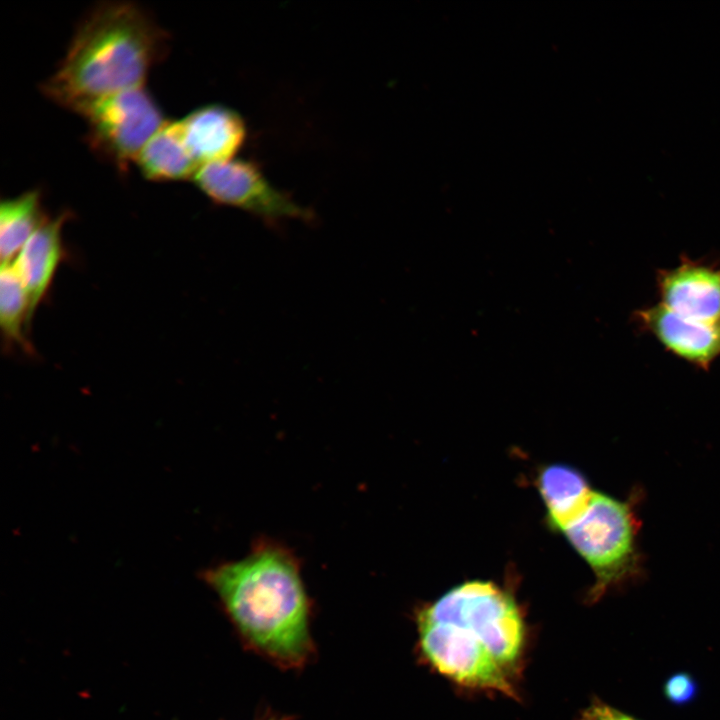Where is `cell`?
I'll list each match as a JSON object with an SVG mask.
<instances>
[{
    "mask_svg": "<svg viewBox=\"0 0 720 720\" xmlns=\"http://www.w3.org/2000/svg\"><path fill=\"white\" fill-rule=\"evenodd\" d=\"M416 654L459 688L519 698L529 633L514 596L491 581L449 589L415 611Z\"/></svg>",
    "mask_w": 720,
    "mask_h": 720,
    "instance_id": "cell-1",
    "label": "cell"
},
{
    "mask_svg": "<svg viewBox=\"0 0 720 720\" xmlns=\"http://www.w3.org/2000/svg\"><path fill=\"white\" fill-rule=\"evenodd\" d=\"M135 162L143 177L155 182L193 179L199 168L185 146L179 120H167Z\"/></svg>",
    "mask_w": 720,
    "mask_h": 720,
    "instance_id": "cell-11",
    "label": "cell"
},
{
    "mask_svg": "<svg viewBox=\"0 0 720 720\" xmlns=\"http://www.w3.org/2000/svg\"><path fill=\"white\" fill-rule=\"evenodd\" d=\"M70 216L67 210L54 217L45 216L11 263L26 292L31 323L64 259L62 230Z\"/></svg>",
    "mask_w": 720,
    "mask_h": 720,
    "instance_id": "cell-10",
    "label": "cell"
},
{
    "mask_svg": "<svg viewBox=\"0 0 720 720\" xmlns=\"http://www.w3.org/2000/svg\"><path fill=\"white\" fill-rule=\"evenodd\" d=\"M41 191L30 189L0 205V256L11 263L44 219Z\"/></svg>",
    "mask_w": 720,
    "mask_h": 720,
    "instance_id": "cell-13",
    "label": "cell"
},
{
    "mask_svg": "<svg viewBox=\"0 0 720 720\" xmlns=\"http://www.w3.org/2000/svg\"><path fill=\"white\" fill-rule=\"evenodd\" d=\"M633 320L667 352L698 369L708 371L720 357V321L690 319L661 303L635 311Z\"/></svg>",
    "mask_w": 720,
    "mask_h": 720,
    "instance_id": "cell-7",
    "label": "cell"
},
{
    "mask_svg": "<svg viewBox=\"0 0 720 720\" xmlns=\"http://www.w3.org/2000/svg\"><path fill=\"white\" fill-rule=\"evenodd\" d=\"M79 115L86 122L89 148L120 172L167 121L144 85L100 98Z\"/></svg>",
    "mask_w": 720,
    "mask_h": 720,
    "instance_id": "cell-5",
    "label": "cell"
},
{
    "mask_svg": "<svg viewBox=\"0 0 720 720\" xmlns=\"http://www.w3.org/2000/svg\"><path fill=\"white\" fill-rule=\"evenodd\" d=\"M193 182L212 202L243 210L267 223L310 222L312 211L280 191L252 161L230 159L200 166Z\"/></svg>",
    "mask_w": 720,
    "mask_h": 720,
    "instance_id": "cell-6",
    "label": "cell"
},
{
    "mask_svg": "<svg viewBox=\"0 0 720 720\" xmlns=\"http://www.w3.org/2000/svg\"><path fill=\"white\" fill-rule=\"evenodd\" d=\"M179 122L185 146L199 167L233 159L247 137L241 114L222 104L200 106Z\"/></svg>",
    "mask_w": 720,
    "mask_h": 720,
    "instance_id": "cell-9",
    "label": "cell"
},
{
    "mask_svg": "<svg viewBox=\"0 0 720 720\" xmlns=\"http://www.w3.org/2000/svg\"><path fill=\"white\" fill-rule=\"evenodd\" d=\"M201 578L244 648L282 670L312 663V601L287 546L261 539L243 558L209 567Z\"/></svg>",
    "mask_w": 720,
    "mask_h": 720,
    "instance_id": "cell-2",
    "label": "cell"
},
{
    "mask_svg": "<svg viewBox=\"0 0 720 720\" xmlns=\"http://www.w3.org/2000/svg\"><path fill=\"white\" fill-rule=\"evenodd\" d=\"M167 48V31L142 7L129 1L101 2L81 19L41 91L80 114L100 98L144 85Z\"/></svg>",
    "mask_w": 720,
    "mask_h": 720,
    "instance_id": "cell-3",
    "label": "cell"
},
{
    "mask_svg": "<svg viewBox=\"0 0 720 720\" xmlns=\"http://www.w3.org/2000/svg\"><path fill=\"white\" fill-rule=\"evenodd\" d=\"M698 691L696 680L687 672H677L664 683L663 693L666 699L675 705L692 702Z\"/></svg>",
    "mask_w": 720,
    "mask_h": 720,
    "instance_id": "cell-15",
    "label": "cell"
},
{
    "mask_svg": "<svg viewBox=\"0 0 720 720\" xmlns=\"http://www.w3.org/2000/svg\"><path fill=\"white\" fill-rule=\"evenodd\" d=\"M578 720H638L621 710L594 698L579 714Z\"/></svg>",
    "mask_w": 720,
    "mask_h": 720,
    "instance_id": "cell-16",
    "label": "cell"
},
{
    "mask_svg": "<svg viewBox=\"0 0 720 720\" xmlns=\"http://www.w3.org/2000/svg\"><path fill=\"white\" fill-rule=\"evenodd\" d=\"M639 529L635 495L621 501L593 491L584 510L562 531L594 573L588 601L594 603L643 576Z\"/></svg>",
    "mask_w": 720,
    "mask_h": 720,
    "instance_id": "cell-4",
    "label": "cell"
},
{
    "mask_svg": "<svg viewBox=\"0 0 720 720\" xmlns=\"http://www.w3.org/2000/svg\"><path fill=\"white\" fill-rule=\"evenodd\" d=\"M660 303L675 313L704 322L720 321V264L686 255L673 268L658 270Z\"/></svg>",
    "mask_w": 720,
    "mask_h": 720,
    "instance_id": "cell-8",
    "label": "cell"
},
{
    "mask_svg": "<svg viewBox=\"0 0 720 720\" xmlns=\"http://www.w3.org/2000/svg\"><path fill=\"white\" fill-rule=\"evenodd\" d=\"M538 489L551 527L561 532L584 510L593 492L580 472L562 464L540 471Z\"/></svg>",
    "mask_w": 720,
    "mask_h": 720,
    "instance_id": "cell-12",
    "label": "cell"
},
{
    "mask_svg": "<svg viewBox=\"0 0 720 720\" xmlns=\"http://www.w3.org/2000/svg\"><path fill=\"white\" fill-rule=\"evenodd\" d=\"M0 326L8 348L34 354L26 333L31 327L28 298L11 263L2 264L0 271Z\"/></svg>",
    "mask_w": 720,
    "mask_h": 720,
    "instance_id": "cell-14",
    "label": "cell"
},
{
    "mask_svg": "<svg viewBox=\"0 0 720 720\" xmlns=\"http://www.w3.org/2000/svg\"><path fill=\"white\" fill-rule=\"evenodd\" d=\"M253 720H293L290 715L280 714L277 712H265Z\"/></svg>",
    "mask_w": 720,
    "mask_h": 720,
    "instance_id": "cell-17",
    "label": "cell"
}]
</instances>
